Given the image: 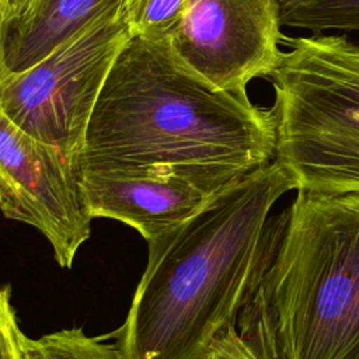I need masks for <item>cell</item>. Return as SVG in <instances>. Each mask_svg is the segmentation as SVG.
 <instances>
[{"mask_svg":"<svg viewBox=\"0 0 359 359\" xmlns=\"http://www.w3.org/2000/svg\"><path fill=\"white\" fill-rule=\"evenodd\" d=\"M236 328L258 359H359V194L297 191L271 217Z\"/></svg>","mask_w":359,"mask_h":359,"instance_id":"3","label":"cell"},{"mask_svg":"<svg viewBox=\"0 0 359 359\" xmlns=\"http://www.w3.org/2000/svg\"><path fill=\"white\" fill-rule=\"evenodd\" d=\"M6 28H7V20L3 10V4L0 0V86L8 76L10 70L6 63Z\"/></svg>","mask_w":359,"mask_h":359,"instance_id":"16","label":"cell"},{"mask_svg":"<svg viewBox=\"0 0 359 359\" xmlns=\"http://www.w3.org/2000/svg\"><path fill=\"white\" fill-rule=\"evenodd\" d=\"M272 72L275 161L294 189L359 194V42L345 35L285 38Z\"/></svg>","mask_w":359,"mask_h":359,"instance_id":"4","label":"cell"},{"mask_svg":"<svg viewBox=\"0 0 359 359\" xmlns=\"http://www.w3.org/2000/svg\"><path fill=\"white\" fill-rule=\"evenodd\" d=\"M294 189L273 160L147 241L149 257L112 337L128 359H203L247 302L266 250L269 212Z\"/></svg>","mask_w":359,"mask_h":359,"instance_id":"2","label":"cell"},{"mask_svg":"<svg viewBox=\"0 0 359 359\" xmlns=\"http://www.w3.org/2000/svg\"><path fill=\"white\" fill-rule=\"evenodd\" d=\"M185 0H121L119 14L130 38L168 41L177 31Z\"/></svg>","mask_w":359,"mask_h":359,"instance_id":"12","label":"cell"},{"mask_svg":"<svg viewBox=\"0 0 359 359\" xmlns=\"http://www.w3.org/2000/svg\"><path fill=\"white\" fill-rule=\"evenodd\" d=\"M272 107L212 86L168 41L130 38L90 116L77 170L164 171L209 195L273 161Z\"/></svg>","mask_w":359,"mask_h":359,"instance_id":"1","label":"cell"},{"mask_svg":"<svg viewBox=\"0 0 359 359\" xmlns=\"http://www.w3.org/2000/svg\"><path fill=\"white\" fill-rule=\"evenodd\" d=\"M280 22L314 34L359 29V0H282Z\"/></svg>","mask_w":359,"mask_h":359,"instance_id":"10","label":"cell"},{"mask_svg":"<svg viewBox=\"0 0 359 359\" xmlns=\"http://www.w3.org/2000/svg\"><path fill=\"white\" fill-rule=\"evenodd\" d=\"M111 0L80 29L0 86V111L77 167L86 129L107 76L130 39Z\"/></svg>","mask_w":359,"mask_h":359,"instance_id":"5","label":"cell"},{"mask_svg":"<svg viewBox=\"0 0 359 359\" xmlns=\"http://www.w3.org/2000/svg\"><path fill=\"white\" fill-rule=\"evenodd\" d=\"M203 359H258L240 337L236 324L226 328L210 345Z\"/></svg>","mask_w":359,"mask_h":359,"instance_id":"14","label":"cell"},{"mask_svg":"<svg viewBox=\"0 0 359 359\" xmlns=\"http://www.w3.org/2000/svg\"><path fill=\"white\" fill-rule=\"evenodd\" d=\"M1 4H3V0H1Z\"/></svg>","mask_w":359,"mask_h":359,"instance_id":"18","label":"cell"},{"mask_svg":"<svg viewBox=\"0 0 359 359\" xmlns=\"http://www.w3.org/2000/svg\"><path fill=\"white\" fill-rule=\"evenodd\" d=\"M280 1H282V0H280Z\"/></svg>","mask_w":359,"mask_h":359,"instance_id":"19","label":"cell"},{"mask_svg":"<svg viewBox=\"0 0 359 359\" xmlns=\"http://www.w3.org/2000/svg\"><path fill=\"white\" fill-rule=\"evenodd\" d=\"M77 180L91 219L122 222L146 241L178 226L213 196L164 171L77 170Z\"/></svg>","mask_w":359,"mask_h":359,"instance_id":"8","label":"cell"},{"mask_svg":"<svg viewBox=\"0 0 359 359\" xmlns=\"http://www.w3.org/2000/svg\"><path fill=\"white\" fill-rule=\"evenodd\" d=\"M36 3L38 0H3L7 24L28 18L34 13Z\"/></svg>","mask_w":359,"mask_h":359,"instance_id":"15","label":"cell"},{"mask_svg":"<svg viewBox=\"0 0 359 359\" xmlns=\"http://www.w3.org/2000/svg\"><path fill=\"white\" fill-rule=\"evenodd\" d=\"M280 0H185L174 53L212 86L247 91L257 77H269L282 49Z\"/></svg>","mask_w":359,"mask_h":359,"instance_id":"6","label":"cell"},{"mask_svg":"<svg viewBox=\"0 0 359 359\" xmlns=\"http://www.w3.org/2000/svg\"><path fill=\"white\" fill-rule=\"evenodd\" d=\"M52 0H38V3H36V7H35V10H34V13L28 17V18H25V20H22V21H27V20H29V18H32V17H35V15H38L49 3H50ZM17 22H21V21H17ZM13 24V22H11ZM8 25V24H7Z\"/></svg>","mask_w":359,"mask_h":359,"instance_id":"17","label":"cell"},{"mask_svg":"<svg viewBox=\"0 0 359 359\" xmlns=\"http://www.w3.org/2000/svg\"><path fill=\"white\" fill-rule=\"evenodd\" d=\"M11 294L7 286H0V359H22V341Z\"/></svg>","mask_w":359,"mask_h":359,"instance_id":"13","label":"cell"},{"mask_svg":"<svg viewBox=\"0 0 359 359\" xmlns=\"http://www.w3.org/2000/svg\"><path fill=\"white\" fill-rule=\"evenodd\" d=\"M0 212L39 230L59 266L70 268L90 237L77 167L0 111Z\"/></svg>","mask_w":359,"mask_h":359,"instance_id":"7","label":"cell"},{"mask_svg":"<svg viewBox=\"0 0 359 359\" xmlns=\"http://www.w3.org/2000/svg\"><path fill=\"white\" fill-rule=\"evenodd\" d=\"M111 0H52L38 15L8 24L6 63L10 73L24 72L80 29Z\"/></svg>","mask_w":359,"mask_h":359,"instance_id":"9","label":"cell"},{"mask_svg":"<svg viewBox=\"0 0 359 359\" xmlns=\"http://www.w3.org/2000/svg\"><path fill=\"white\" fill-rule=\"evenodd\" d=\"M22 359H128L121 346L84 334L81 328H66L41 338L24 335Z\"/></svg>","mask_w":359,"mask_h":359,"instance_id":"11","label":"cell"}]
</instances>
